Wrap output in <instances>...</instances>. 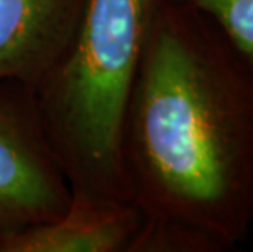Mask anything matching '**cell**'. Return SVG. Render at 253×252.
<instances>
[{
  "mask_svg": "<svg viewBox=\"0 0 253 252\" xmlns=\"http://www.w3.org/2000/svg\"><path fill=\"white\" fill-rule=\"evenodd\" d=\"M87 0H0V80L36 89L77 31Z\"/></svg>",
  "mask_w": 253,
  "mask_h": 252,
  "instance_id": "277c9868",
  "label": "cell"
},
{
  "mask_svg": "<svg viewBox=\"0 0 253 252\" xmlns=\"http://www.w3.org/2000/svg\"><path fill=\"white\" fill-rule=\"evenodd\" d=\"M129 200L144 218L224 251L253 224V61L208 15L159 0L123 131Z\"/></svg>",
  "mask_w": 253,
  "mask_h": 252,
  "instance_id": "6da1fadb",
  "label": "cell"
},
{
  "mask_svg": "<svg viewBox=\"0 0 253 252\" xmlns=\"http://www.w3.org/2000/svg\"><path fill=\"white\" fill-rule=\"evenodd\" d=\"M212 238L175 223L142 218L129 252H222Z\"/></svg>",
  "mask_w": 253,
  "mask_h": 252,
  "instance_id": "8992f818",
  "label": "cell"
},
{
  "mask_svg": "<svg viewBox=\"0 0 253 252\" xmlns=\"http://www.w3.org/2000/svg\"><path fill=\"white\" fill-rule=\"evenodd\" d=\"M196 8L216 25L229 40L253 61V0H171Z\"/></svg>",
  "mask_w": 253,
  "mask_h": 252,
  "instance_id": "52a82bcc",
  "label": "cell"
},
{
  "mask_svg": "<svg viewBox=\"0 0 253 252\" xmlns=\"http://www.w3.org/2000/svg\"><path fill=\"white\" fill-rule=\"evenodd\" d=\"M71 189L47 143L35 90L0 80V233L51 221Z\"/></svg>",
  "mask_w": 253,
  "mask_h": 252,
  "instance_id": "3957f363",
  "label": "cell"
},
{
  "mask_svg": "<svg viewBox=\"0 0 253 252\" xmlns=\"http://www.w3.org/2000/svg\"><path fill=\"white\" fill-rule=\"evenodd\" d=\"M159 0H87L72 43L35 89L71 195L129 202L123 131Z\"/></svg>",
  "mask_w": 253,
  "mask_h": 252,
  "instance_id": "7a4b0ae2",
  "label": "cell"
},
{
  "mask_svg": "<svg viewBox=\"0 0 253 252\" xmlns=\"http://www.w3.org/2000/svg\"><path fill=\"white\" fill-rule=\"evenodd\" d=\"M142 218L134 203L71 195L51 221L0 233V252H129Z\"/></svg>",
  "mask_w": 253,
  "mask_h": 252,
  "instance_id": "5b68a950",
  "label": "cell"
}]
</instances>
